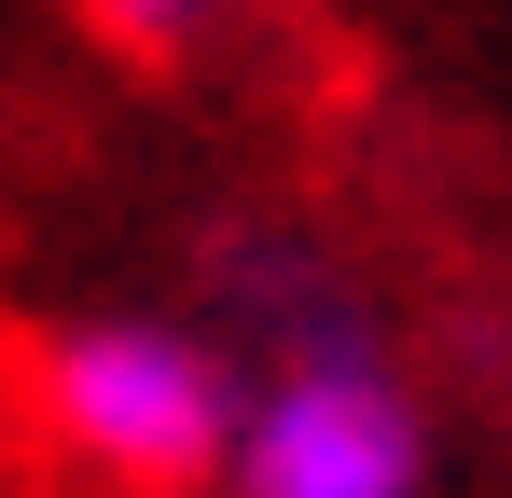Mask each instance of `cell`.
<instances>
[{
    "mask_svg": "<svg viewBox=\"0 0 512 498\" xmlns=\"http://www.w3.org/2000/svg\"><path fill=\"white\" fill-rule=\"evenodd\" d=\"M429 388L374 332L360 291H319L305 319L236 346V429L208 498H429Z\"/></svg>",
    "mask_w": 512,
    "mask_h": 498,
    "instance_id": "obj_1",
    "label": "cell"
},
{
    "mask_svg": "<svg viewBox=\"0 0 512 498\" xmlns=\"http://www.w3.org/2000/svg\"><path fill=\"white\" fill-rule=\"evenodd\" d=\"M28 415L70 471L125 498H208L236 429V346L194 305H84L28 346Z\"/></svg>",
    "mask_w": 512,
    "mask_h": 498,
    "instance_id": "obj_2",
    "label": "cell"
},
{
    "mask_svg": "<svg viewBox=\"0 0 512 498\" xmlns=\"http://www.w3.org/2000/svg\"><path fill=\"white\" fill-rule=\"evenodd\" d=\"M70 14H84L125 70H194V56H222V42H236V14H250V0H70Z\"/></svg>",
    "mask_w": 512,
    "mask_h": 498,
    "instance_id": "obj_3",
    "label": "cell"
}]
</instances>
